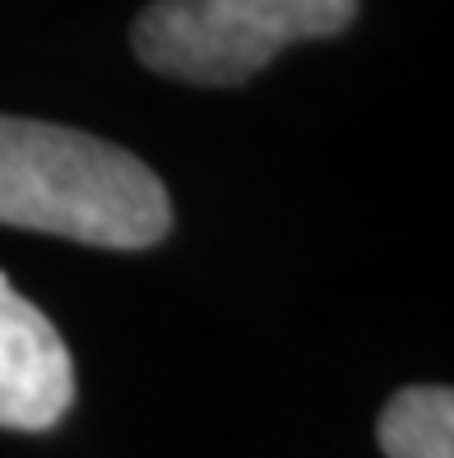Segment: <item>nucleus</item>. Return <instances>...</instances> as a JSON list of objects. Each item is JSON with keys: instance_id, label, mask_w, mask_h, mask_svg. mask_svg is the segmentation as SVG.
Returning <instances> with one entry per match:
<instances>
[{"instance_id": "nucleus-1", "label": "nucleus", "mask_w": 454, "mask_h": 458, "mask_svg": "<svg viewBox=\"0 0 454 458\" xmlns=\"http://www.w3.org/2000/svg\"><path fill=\"white\" fill-rule=\"evenodd\" d=\"M0 223L144 250L167 236L172 199L153 167L98 134L0 116Z\"/></svg>"}, {"instance_id": "nucleus-3", "label": "nucleus", "mask_w": 454, "mask_h": 458, "mask_svg": "<svg viewBox=\"0 0 454 458\" xmlns=\"http://www.w3.org/2000/svg\"><path fill=\"white\" fill-rule=\"evenodd\" d=\"M74 403V361L56 325L0 274V426L47 430Z\"/></svg>"}, {"instance_id": "nucleus-2", "label": "nucleus", "mask_w": 454, "mask_h": 458, "mask_svg": "<svg viewBox=\"0 0 454 458\" xmlns=\"http://www.w3.org/2000/svg\"><path fill=\"white\" fill-rule=\"evenodd\" d=\"M353 19L357 0H153L130 29V47L163 79L236 89L278 51L334 38Z\"/></svg>"}, {"instance_id": "nucleus-4", "label": "nucleus", "mask_w": 454, "mask_h": 458, "mask_svg": "<svg viewBox=\"0 0 454 458\" xmlns=\"http://www.w3.org/2000/svg\"><path fill=\"white\" fill-rule=\"evenodd\" d=\"M385 458H454V394L445 385L398 389L381 412Z\"/></svg>"}]
</instances>
